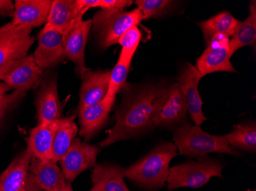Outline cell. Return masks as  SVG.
Wrapping results in <instances>:
<instances>
[{"label":"cell","instance_id":"f1b7e54d","mask_svg":"<svg viewBox=\"0 0 256 191\" xmlns=\"http://www.w3.org/2000/svg\"><path fill=\"white\" fill-rule=\"evenodd\" d=\"M176 2L170 0H136L135 4L143 15L144 20L165 15Z\"/></svg>","mask_w":256,"mask_h":191},{"label":"cell","instance_id":"9c48e42d","mask_svg":"<svg viewBox=\"0 0 256 191\" xmlns=\"http://www.w3.org/2000/svg\"><path fill=\"white\" fill-rule=\"evenodd\" d=\"M230 38L222 34L212 37L206 43V48L197 59L196 65L201 77L218 71L236 72L230 62Z\"/></svg>","mask_w":256,"mask_h":191},{"label":"cell","instance_id":"8fae6325","mask_svg":"<svg viewBox=\"0 0 256 191\" xmlns=\"http://www.w3.org/2000/svg\"><path fill=\"white\" fill-rule=\"evenodd\" d=\"M92 20L82 19L73 23L62 34L63 48L66 57L76 66L79 75L82 77L89 69L86 64V47Z\"/></svg>","mask_w":256,"mask_h":191},{"label":"cell","instance_id":"7c38bea8","mask_svg":"<svg viewBox=\"0 0 256 191\" xmlns=\"http://www.w3.org/2000/svg\"><path fill=\"white\" fill-rule=\"evenodd\" d=\"M202 78L196 66L186 63L180 71L178 77L181 91L185 99L188 113L196 126L200 125L206 120L202 113V100L198 90L200 80Z\"/></svg>","mask_w":256,"mask_h":191},{"label":"cell","instance_id":"f546056e","mask_svg":"<svg viewBox=\"0 0 256 191\" xmlns=\"http://www.w3.org/2000/svg\"><path fill=\"white\" fill-rule=\"evenodd\" d=\"M83 8L88 10L90 8L99 7L108 11H124L126 7L132 5L133 1L128 0H79Z\"/></svg>","mask_w":256,"mask_h":191},{"label":"cell","instance_id":"836d02e7","mask_svg":"<svg viewBox=\"0 0 256 191\" xmlns=\"http://www.w3.org/2000/svg\"><path fill=\"white\" fill-rule=\"evenodd\" d=\"M54 191H74L72 188L71 182H68L66 181V183L63 186H62L60 189L56 190Z\"/></svg>","mask_w":256,"mask_h":191},{"label":"cell","instance_id":"83f0119b","mask_svg":"<svg viewBox=\"0 0 256 191\" xmlns=\"http://www.w3.org/2000/svg\"><path fill=\"white\" fill-rule=\"evenodd\" d=\"M142 33L138 26L132 27L120 37L118 44L122 46L119 61L132 63L135 51L142 40Z\"/></svg>","mask_w":256,"mask_h":191},{"label":"cell","instance_id":"52a82bcc","mask_svg":"<svg viewBox=\"0 0 256 191\" xmlns=\"http://www.w3.org/2000/svg\"><path fill=\"white\" fill-rule=\"evenodd\" d=\"M188 113V106L179 83L166 87L154 104L152 123L156 126H170L182 123Z\"/></svg>","mask_w":256,"mask_h":191},{"label":"cell","instance_id":"484cf974","mask_svg":"<svg viewBox=\"0 0 256 191\" xmlns=\"http://www.w3.org/2000/svg\"><path fill=\"white\" fill-rule=\"evenodd\" d=\"M225 137L231 147L256 152V126L254 122L234 126V130L226 135Z\"/></svg>","mask_w":256,"mask_h":191},{"label":"cell","instance_id":"5b68a950","mask_svg":"<svg viewBox=\"0 0 256 191\" xmlns=\"http://www.w3.org/2000/svg\"><path fill=\"white\" fill-rule=\"evenodd\" d=\"M222 164L207 155L172 167L166 180L168 191L180 188H201L214 177L222 178Z\"/></svg>","mask_w":256,"mask_h":191},{"label":"cell","instance_id":"8992f818","mask_svg":"<svg viewBox=\"0 0 256 191\" xmlns=\"http://www.w3.org/2000/svg\"><path fill=\"white\" fill-rule=\"evenodd\" d=\"M32 29L25 25H14L11 21L0 27V73L8 64L28 55L34 42Z\"/></svg>","mask_w":256,"mask_h":191},{"label":"cell","instance_id":"5bb4252c","mask_svg":"<svg viewBox=\"0 0 256 191\" xmlns=\"http://www.w3.org/2000/svg\"><path fill=\"white\" fill-rule=\"evenodd\" d=\"M52 4V1L50 0H16L12 24L32 28L46 25Z\"/></svg>","mask_w":256,"mask_h":191},{"label":"cell","instance_id":"d6986e66","mask_svg":"<svg viewBox=\"0 0 256 191\" xmlns=\"http://www.w3.org/2000/svg\"><path fill=\"white\" fill-rule=\"evenodd\" d=\"M114 103L103 100L78 110L80 136L87 141L94 137L108 121Z\"/></svg>","mask_w":256,"mask_h":191},{"label":"cell","instance_id":"ba28073f","mask_svg":"<svg viewBox=\"0 0 256 191\" xmlns=\"http://www.w3.org/2000/svg\"><path fill=\"white\" fill-rule=\"evenodd\" d=\"M0 80L20 91L37 88L42 81V70L34 62L33 54L12 62L0 73Z\"/></svg>","mask_w":256,"mask_h":191},{"label":"cell","instance_id":"cb8c5ba5","mask_svg":"<svg viewBox=\"0 0 256 191\" xmlns=\"http://www.w3.org/2000/svg\"><path fill=\"white\" fill-rule=\"evenodd\" d=\"M240 21L228 11H224L206 21L198 23L202 29L206 43L212 37L222 34L226 36H232Z\"/></svg>","mask_w":256,"mask_h":191},{"label":"cell","instance_id":"d4e9b609","mask_svg":"<svg viewBox=\"0 0 256 191\" xmlns=\"http://www.w3.org/2000/svg\"><path fill=\"white\" fill-rule=\"evenodd\" d=\"M256 2L250 3V15L246 19L240 21L232 38L230 40V56L245 46L256 47Z\"/></svg>","mask_w":256,"mask_h":191},{"label":"cell","instance_id":"ac0fdd59","mask_svg":"<svg viewBox=\"0 0 256 191\" xmlns=\"http://www.w3.org/2000/svg\"><path fill=\"white\" fill-rule=\"evenodd\" d=\"M58 120L37 125L30 130L26 150L33 158L44 162L52 161L53 140Z\"/></svg>","mask_w":256,"mask_h":191},{"label":"cell","instance_id":"e0dca14e","mask_svg":"<svg viewBox=\"0 0 256 191\" xmlns=\"http://www.w3.org/2000/svg\"><path fill=\"white\" fill-rule=\"evenodd\" d=\"M87 10L79 3L78 0L52 1L46 26L50 27L62 35L73 23L82 19Z\"/></svg>","mask_w":256,"mask_h":191},{"label":"cell","instance_id":"e575fe53","mask_svg":"<svg viewBox=\"0 0 256 191\" xmlns=\"http://www.w3.org/2000/svg\"><path fill=\"white\" fill-rule=\"evenodd\" d=\"M10 90H12V89L5 83H0V97L2 95L6 94Z\"/></svg>","mask_w":256,"mask_h":191},{"label":"cell","instance_id":"277c9868","mask_svg":"<svg viewBox=\"0 0 256 191\" xmlns=\"http://www.w3.org/2000/svg\"><path fill=\"white\" fill-rule=\"evenodd\" d=\"M92 20V29L103 49L118 43L128 30L138 26L144 17L138 8L132 11L100 10Z\"/></svg>","mask_w":256,"mask_h":191},{"label":"cell","instance_id":"7a4b0ae2","mask_svg":"<svg viewBox=\"0 0 256 191\" xmlns=\"http://www.w3.org/2000/svg\"><path fill=\"white\" fill-rule=\"evenodd\" d=\"M172 142H162L144 157L125 169V178L151 189L164 186L170 174V162L178 155Z\"/></svg>","mask_w":256,"mask_h":191},{"label":"cell","instance_id":"ffe728a7","mask_svg":"<svg viewBox=\"0 0 256 191\" xmlns=\"http://www.w3.org/2000/svg\"><path fill=\"white\" fill-rule=\"evenodd\" d=\"M33 156L28 151L17 155L0 174V191H23Z\"/></svg>","mask_w":256,"mask_h":191},{"label":"cell","instance_id":"d6a6232c","mask_svg":"<svg viewBox=\"0 0 256 191\" xmlns=\"http://www.w3.org/2000/svg\"><path fill=\"white\" fill-rule=\"evenodd\" d=\"M14 4L10 0H0V15H12L14 12Z\"/></svg>","mask_w":256,"mask_h":191},{"label":"cell","instance_id":"1f68e13d","mask_svg":"<svg viewBox=\"0 0 256 191\" xmlns=\"http://www.w3.org/2000/svg\"><path fill=\"white\" fill-rule=\"evenodd\" d=\"M23 191H44L42 188L40 187L37 182L36 179L33 176L32 174L28 172V176L26 178L25 188Z\"/></svg>","mask_w":256,"mask_h":191},{"label":"cell","instance_id":"44dd1931","mask_svg":"<svg viewBox=\"0 0 256 191\" xmlns=\"http://www.w3.org/2000/svg\"><path fill=\"white\" fill-rule=\"evenodd\" d=\"M125 169L113 164H102L94 166L92 171L93 187L90 191H130L124 178Z\"/></svg>","mask_w":256,"mask_h":191},{"label":"cell","instance_id":"4fadbf2b","mask_svg":"<svg viewBox=\"0 0 256 191\" xmlns=\"http://www.w3.org/2000/svg\"><path fill=\"white\" fill-rule=\"evenodd\" d=\"M34 62L42 70L54 67L66 58L62 35L44 25L38 36V47L33 54Z\"/></svg>","mask_w":256,"mask_h":191},{"label":"cell","instance_id":"30bf717a","mask_svg":"<svg viewBox=\"0 0 256 191\" xmlns=\"http://www.w3.org/2000/svg\"><path fill=\"white\" fill-rule=\"evenodd\" d=\"M99 148L82 142L76 138L66 155L60 161L66 180L72 182L84 171L96 165Z\"/></svg>","mask_w":256,"mask_h":191},{"label":"cell","instance_id":"603a6c76","mask_svg":"<svg viewBox=\"0 0 256 191\" xmlns=\"http://www.w3.org/2000/svg\"><path fill=\"white\" fill-rule=\"evenodd\" d=\"M73 116L60 119L57 129L54 133L52 145L53 162H60L66 155L78 133V126L74 121Z\"/></svg>","mask_w":256,"mask_h":191},{"label":"cell","instance_id":"7402d4cb","mask_svg":"<svg viewBox=\"0 0 256 191\" xmlns=\"http://www.w3.org/2000/svg\"><path fill=\"white\" fill-rule=\"evenodd\" d=\"M28 172L32 174L44 191H56L66 182L61 169L52 161L44 162L33 158Z\"/></svg>","mask_w":256,"mask_h":191},{"label":"cell","instance_id":"4dcf8cb0","mask_svg":"<svg viewBox=\"0 0 256 191\" xmlns=\"http://www.w3.org/2000/svg\"><path fill=\"white\" fill-rule=\"evenodd\" d=\"M26 93V92L14 90L10 94L6 93L0 97V122L12 106L25 97Z\"/></svg>","mask_w":256,"mask_h":191},{"label":"cell","instance_id":"2e32d148","mask_svg":"<svg viewBox=\"0 0 256 191\" xmlns=\"http://www.w3.org/2000/svg\"><path fill=\"white\" fill-rule=\"evenodd\" d=\"M110 70H88L82 77L79 95L78 110L102 101L108 90Z\"/></svg>","mask_w":256,"mask_h":191},{"label":"cell","instance_id":"9a60e30c","mask_svg":"<svg viewBox=\"0 0 256 191\" xmlns=\"http://www.w3.org/2000/svg\"><path fill=\"white\" fill-rule=\"evenodd\" d=\"M36 101L38 125L61 119L63 106L58 98L57 82L54 77L42 81Z\"/></svg>","mask_w":256,"mask_h":191},{"label":"cell","instance_id":"6da1fadb","mask_svg":"<svg viewBox=\"0 0 256 191\" xmlns=\"http://www.w3.org/2000/svg\"><path fill=\"white\" fill-rule=\"evenodd\" d=\"M166 86L150 83L142 87H126L122 106L116 111V123L100 146L106 148L119 141L140 134L153 126L154 104Z\"/></svg>","mask_w":256,"mask_h":191},{"label":"cell","instance_id":"3957f363","mask_svg":"<svg viewBox=\"0 0 256 191\" xmlns=\"http://www.w3.org/2000/svg\"><path fill=\"white\" fill-rule=\"evenodd\" d=\"M174 141L180 155L190 158L204 157L212 152L240 155L238 151L228 145L225 136L208 134L200 126L190 123H185L175 130Z\"/></svg>","mask_w":256,"mask_h":191},{"label":"cell","instance_id":"d590c367","mask_svg":"<svg viewBox=\"0 0 256 191\" xmlns=\"http://www.w3.org/2000/svg\"><path fill=\"white\" fill-rule=\"evenodd\" d=\"M247 191H252L251 190H247ZM256 191V190H254V191Z\"/></svg>","mask_w":256,"mask_h":191},{"label":"cell","instance_id":"4316f807","mask_svg":"<svg viewBox=\"0 0 256 191\" xmlns=\"http://www.w3.org/2000/svg\"><path fill=\"white\" fill-rule=\"evenodd\" d=\"M130 66V63L123 62L119 60L118 61L117 64L110 71L108 90L104 100L114 103L116 95L125 84Z\"/></svg>","mask_w":256,"mask_h":191}]
</instances>
